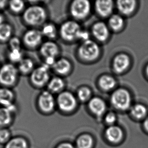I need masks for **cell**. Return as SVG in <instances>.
Instances as JSON below:
<instances>
[{
  "label": "cell",
  "instance_id": "obj_1",
  "mask_svg": "<svg viewBox=\"0 0 148 148\" xmlns=\"http://www.w3.org/2000/svg\"><path fill=\"white\" fill-rule=\"evenodd\" d=\"M48 12L40 4H33L26 7L22 13V19L26 25L31 28H38L46 23Z\"/></svg>",
  "mask_w": 148,
  "mask_h": 148
},
{
  "label": "cell",
  "instance_id": "obj_2",
  "mask_svg": "<svg viewBox=\"0 0 148 148\" xmlns=\"http://www.w3.org/2000/svg\"><path fill=\"white\" fill-rule=\"evenodd\" d=\"M101 53L98 42L90 39L80 42L76 52L78 59L86 63H92L98 61Z\"/></svg>",
  "mask_w": 148,
  "mask_h": 148
},
{
  "label": "cell",
  "instance_id": "obj_3",
  "mask_svg": "<svg viewBox=\"0 0 148 148\" xmlns=\"http://www.w3.org/2000/svg\"><path fill=\"white\" fill-rule=\"evenodd\" d=\"M82 29L79 23L73 19L66 20L59 28V36L62 40L67 42L79 41Z\"/></svg>",
  "mask_w": 148,
  "mask_h": 148
},
{
  "label": "cell",
  "instance_id": "obj_4",
  "mask_svg": "<svg viewBox=\"0 0 148 148\" xmlns=\"http://www.w3.org/2000/svg\"><path fill=\"white\" fill-rule=\"evenodd\" d=\"M92 10V5L88 0H74L71 2L69 11L72 19L79 22L90 16Z\"/></svg>",
  "mask_w": 148,
  "mask_h": 148
},
{
  "label": "cell",
  "instance_id": "obj_5",
  "mask_svg": "<svg viewBox=\"0 0 148 148\" xmlns=\"http://www.w3.org/2000/svg\"><path fill=\"white\" fill-rule=\"evenodd\" d=\"M19 72L17 66L11 63L4 64L0 67V84L10 88L18 82Z\"/></svg>",
  "mask_w": 148,
  "mask_h": 148
},
{
  "label": "cell",
  "instance_id": "obj_6",
  "mask_svg": "<svg viewBox=\"0 0 148 148\" xmlns=\"http://www.w3.org/2000/svg\"><path fill=\"white\" fill-rule=\"evenodd\" d=\"M50 69L45 64L34 68L29 75V81L32 86L37 88L46 87L51 79Z\"/></svg>",
  "mask_w": 148,
  "mask_h": 148
},
{
  "label": "cell",
  "instance_id": "obj_7",
  "mask_svg": "<svg viewBox=\"0 0 148 148\" xmlns=\"http://www.w3.org/2000/svg\"><path fill=\"white\" fill-rule=\"evenodd\" d=\"M110 103L114 108L121 111L128 109L131 105V96L126 89L119 88L112 92Z\"/></svg>",
  "mask_w": 148,
  "mask_h": 148
},
{
  "label": "cell",
  "instance_id": "obj_8",
  "mask_svg": "<svg viewBox=\"0 0 148 148\" xmlns=\"http://www.w3.org/2000/svg\"><path fill=\"white\" fill-rule=\"evenodd\" d=\"M56 105L63 112H71L77 106L78 100L75 95L68 90H64L57 95Z\"/></svg>",
  "mask_w": 148,
  "mask_h": 148
},
{
  "label": "cell",
  "instance_id": "obj_9",
  "mask_svg": "<svg viewBox=\"0 0 148 148\" xmlns=\"http://www.w3.org/2000/svg\"><path fill=\"white\" fill-rule=\"evenodd\" d=\"M43 38L40 29L30 28L24 32L22 37V44L28 49L34 50L40 47L44 42Z\"/></svg>",
  "mask_w": 148,
  "mask_h": 148
},
{
  "label": "cell",
  "instance_id": "obj_10",
  "mask_svg": "<svg viewBox=\"0 0 148 148\" xmlns=\"http://www.w3.org/2000/svg\"><path fill=\"white\" fill-rule=\"evenodd\" d=\"M110 31L107 23L103 21H99L92 24L91 34L97 42L105 43L110 38Z\"/></svg>",
  "mask_w": 148,
  "mask_h": 148
},
{
  "label": "cell",
  "instance_id": "obj_11",
  "mask_svg": "<svg viewBox=\"0 0 148 148\" xmlns=\"http://www.w3.org/2000/svg\"><path fill=\"white\" fill-rule=\"evenodd\" d=\"M39 52L44 60L57 59L60 55V47L54 40H47L41 45Z\"/></svg>",
  "mask_w": 148,
  "mask_h": 148
},
{
  "label": "cell",
  "instance_id": "obj_12",
  "mask_svg": "<svg viewBox=\"0 0 148 148\" xmlns=\"http://www.w3.org/2000/svg\"><path fill=\"white\" fill-rule=\"evenodd\" d=\"M38 107L45 113L52 112L56 105V98L54 95L48 90H42L38 95L37 100Z\"/></svg>",
  "mask_w": 148,
  "mask_h": 148
},
{
  "label": "cell",
  "instance_id": "obj_13",
  "mask_svg": "<svg viewBox=\"0 0 148 148\" xmlns=\"http://www.w3.org/2000/svg\"><path fill=\"white\" fill-rule=\"evenodd\" d=\"M114 8L115 4L112 0H98L94 4L95 11L103 19H108L113 14Z\"/></svg>",
  "mask_w": 148,
  "mask_h": 148
},
{
  "label": "cell",
  "instance_id": "obj_14",
  "mask_svg": "<svg viewBox=\"0 0 148 148\" xmlns=\"http://www.w3.org/2000/svg\"><path fill=\"white\" fill-rule=\"evenodd\" d=\"M130 63V58L128 55L124 53L117 54L112 61V69L117 74H121L128 69Z\"/></svg>",
  "mask_w": 148,
  "mask_h": 148
},
{
  "label": "cell",
  "instance_id": "obj_15",
  "mask_svg": "<svg viewBox=\"0 0 148 148\" xmlns=\"http://www.w3.org/2000/svg\"><path fill=\"white\" fill-rule=\"evenodd\" d=\"M72 64L70 60L67 58H58L52 69L58 76H67L70 74L72 70Z\"/></svg>",
  "mask_w": 148,
  "mask_h": 148
},
{
  "label": "cell",
  "instance_id": "obj_16",
  "mask_svg": "<svg viewBox=\"0 0 148 148\" xmlns=\"http://www.w3.org/2000/svg\"><path fill=\"white\" fill-rule=\"evenodd\" d=\"M88 103L90 112L96 116H102L106 111L107 108L106 102L100 97H92Z\"/></svg>",
  "mask_w": 148,
  "mask_h": 148
},
{
  "label": "cell",
  "instance_id": "obj_17",
  "mask_svg": "<svg viewBox=\"0 0 148 148\" xmlns=\"http://www.w3.org/2000/svg\"><path fill=\"white\" fill-rule=\"evenodd\" d=\"M97 85L101 90L104 92H109L114 90L116 85V80L113 76L109 74H104L99 77Z\"/></svg>",
  "mask_w": 148,
  "mask_h": 148
},
{
  "label": "cell",
  "instance_id": "obj_18",
  "mask_svg": "<svg viewBox=\"0 0 148 148\" xmlns=\"http://www.w3.org/2000/svg\"><path fill=\"white\" fill-rule=\"evenodd\" d=\"M65 86L66 83L63 78L57 75L51 78L47 86V90L53 95H58L65 90Z\"/></svg>",
  "mask_w": 148,
  "mask_h": 148
},
{
  "label": "cell",
  "instance_id": "obj_19",
  "mask_svg": "<svg viewBox=\"0 0 148 148\" xmlns=\"http://www.w3.org/2000/svg\"><path fill=\"white\" fill-rule=\"evenodd\" d=\"M15 95L9 88L2 86L0 88V106L7 107L14 104Z\"/></svg>",
  "mask_w": 148,
  "mask_h": 148
},
{
  "label": "cell",
  "instance_id": "obj_20",
  "mask_svg": "<svg viewBox=\"0 0 148 148\" xmlns=\"http://www.w3.org/2000/svg\"><path fill=\"white\" fill-rule=\"evenodd\" d=\"M44 38L48 40H54L59 36V28L53 22H47L40 29Z\"/></svg>",
  "mask_w": 148,
  "mask_h": 148
},
{
  "label": "cell",
  "instance_id": "obj_21",
  "mask_svg": "<svg viewBox=\"0 0 148 148\" xmlns=\"http://www.w3.org/2000/svg\"><path fill=\"white\" fill-rule=\"evenodd\" d=\"M116 7L119 12L124 15H129L134 11L136 1L134 0H119L116 2Z\"/></svg>",
  "mask_w": 148,
  "mask_h": 148
},
{
  "label": "cell",
  "instance_id": "obj_22",
  "mask_svg": "<svg viewBox=\"0 0 148 148\" xmlns=\"http://www.w3.org/2000/svg\"><path fill=\"white\" fill-rule=\"evenodd\" d=\"M17 67L19 73L24 75H29L36 68L34 61L28 57L23 58L18 63Z\"/></svg>",
  "mask_w": 148,
  "mask_h": 148
},
{
  "label": "cell",
  "instance_id": "obj_23",
  "mask_svg": "<svg viewBox=\"0 0 148 148\" xmlns=\"http://www.w3.org/2000/svg\"><path fill=\"white\" fill-rule=\"evenodd\" d=\"M124 21L122 16L119 14H113L108 18V25L110 30L118 32L121 30L124 26Z\"/></svg>",
  "mask_w": 148,
  "mask_h": 148
},
{
  "label": "cell",
  "instance_id": "obj_24",
  "mask_svg": "<svg viewBox=\"0 0 148 148\" xmlns=\"http://www.w3.org/2000/svg\"><path fill=\"white\" fill-rule=\"evenodd\" d=\"M106 136L111 142H119L122 138L123 132L118 126H110L106 130Z\"/></svg>",
  "mask_w": 148,
  "mask_h": 148
},
{
  "label": "cell",
  "instance_id": "obj_25",
  "mask_svg": "<svg viewBox=\"0 0 148 148\" xmlns=\"http://www.w3.org/2000/svg\"><path fill=\"white\" fill-rule=\"evenodd\" d=\"M13 28L11 24L5 22L0 25V42H9L13 37Z\"/></svg>",
  "mask_w": 148,
  "mask_h": 148
},
{
  "label": "cell",
  "instance_id": "obj_26",
  "mask_svg": "<svg viewBox=\"0 0 148 148\" xmlns=\"http://www.w3.org/2000/svg\"><path fill=\"white\" fill-rule=\"evenodd\" d=\"M92 90L88 86H82L76 90V98L82 102H88L92 98Z\"/></svg>",
  "mask_w": 148,
  "mask_h": 148
},
{
  "label": "cell",
  "instance_id": "obj_27",
  "mask_svg": "<svg viewBox=\"0 0 148 148\" xmlns=\"http://www.w3.org/2000/svg\"><path fill=\"white\" fill-rule=\"evenodd\" d=\"M13 113L6 107H0V127H5L11 123Z\"/></svg>",
  "mask_w": 148,
  "mask_h": 148
},
{
  "label": "cell",
  "instance_id": "obj_28",
  "mask_svg": "<svg viewBox=\"0 0 148 148\" xmlns=\"http://www.w3.org/2000/svg\"><path fill=\"white\" fill-rule=\"evenodd\" d=\"M8 7L10 11L15 14L23 13L26 9V5L23 1L12 0L8 2Z\"/></svg>",
  "mask_w": 148,
  "mask_h": 148
},
{
  "label": "cell",
  "instance_id": "obj_29",
  "mask_svg": "<svg viewBox=\"0 0 148 148\" xmlns=\"http://www.w3.org/2000/svg\"><path fill=\"white\" fill-rule=\"evenodd\" d=\"M8 59L12 64H17L22 60L23 54L21 49H9L8 53Z\"/></svg>",
  "mask_w": 148,
  "mask_h": 148
},
{
  "label": "cell",
  "instance_id": "obj_30",
  "mask_svg": "<svg viewBox=\"0 0 148 148\" xmlns=\"http://www.w3.org/2000/svg\"><path fill=\"white\" fill-rule=\"evenodd\" d=\"M132 116L137 119H142L146 116L147 110L145 106L142 104H136L131 109Z\"/></svg>",
  "mask_w": 148,
  "mask_h": 148
},
{
  "label": "cell",
  "instance_id": "obj_31",
  "mask_svg": "<svg viewBox=\"0 0 148 148\" xmlns=\"http://www.w3.org/2000/svg\"><path fill=\"white\" fill-rule=\"evenodd\" d=\"M27 144L25 140L21 138H14L7 143L5 148H27Z\"/></svg>",
  "mask_w": 148,
  "mask_h": 148
},
{
  "label": "cell",
  "instance_id": "obj_32",
  "mask_svg": "<svg viewBox=\"0 0 148 148\" xmlns=\"http://www.w3.org/2000/svg\"><path fill=\"white\" fill-rule=\"evenodd\" d=\"M92 144V138L88 134L82 135L77 140V146L78 148H90Z\"/></svg>",
  "mask_w": 148,
  "mask_h": 148
},
{
  "label": "cell",
  "instance_id": "obj_33",
  "mask_svg": "<svg viewBox=\"0 0 148 148\" xmlns=\"http://www.w3.org/2000/svg\"><path fill=\"white\" fill-rule=\"evenodd\" d=\"M10 132L5 127H0V143L6 144L10 140Z\"/></svg>",
  "mask_w": 148,
  "mask_h": 148
},
{
  "label": "cell",
  "instance_id": "obj_34",
  "mask_svg": "<svg viewBox=\"0 0 148 148\" xmlns=\"http://www.w3.org/2000/svg\"><path fill=\"white\" fill-rule=\"evenodd\" d=\"M22 41L19 38L13 36L8 42L9 49H21Z\"/></svg>",
  "mask_w": 148,
  "mask_h": 148
},
{
  "label": "cell",
  "instance_id": "obj_35",
  "mask_svg": "<svg viewBox=\"0 0 148 148\" xmlns=\"http://www.w3.org/2000/svg\"><path fill=\"white\" fill-rule=\"evenodd\" d=\"M116 119V116L114 112H110L106 114L105 117L106 122L109 124H112L115 122Z\"/></svg>",
  "mask_w": 148,
  "mask_h": 148
},
{
  "label": "cell",
  "instance_id": "obj_36",
  "mask_svg": "<svg viewBox=\"0 0 148 148\" xmlns=\"http://www.w3.org/2000/svg\"><path fill=\"white\" fill-rule=\"evenodd\" d=\"M8 2L9 1L6 0H0V11L4 10L6 7L8 6Z\"/></svg>",
  "mask_w": 148,
  "mask_h": 148
},
{
  "label": "cell",
  "instance_id": "obj_37",
  "mask_svg": "<svg viewBox=\"0 0 148 148\" xmlns=\"http://www.w3.org/2000/svg\"><path fill=\"white\" fill-rule=\"evenodd\" d=\"M57 148H74V147L72 146V145L70 144L69 143H65L60 145Z\"/></svg>",
  "mask_w": 148,
  "mask_h": 148
},
{
  "label": "cell",
  "instance_id": "obj_38",
  "mask_svg": "<svg viewBox=\"0 0 148 148\" xmlns=\"http://www.w3.org/2000/svg\"><path fill=\"white\" fill-rule=\"evenodd\" d=\"M5 23V17L4 15L0 13V25Z\"/></svg>",
  "mask_w": 148,
  "mask_h": 148
},
{
  "label": "cell",
  "instance_id": "obj_39",
  "mask_svg": "<svg viewBox=\"0 0 148 148\" xmlns=\"http://www.w3.org/2000/svg\"><path fill=\"white\" fill-rule=\"evenodd\" d=\"M144 125L145 128L148 132V117H147L145 120Z\"/></svg>",
  "mask_w": 148,
  "mask_h": 148
},
{
  "label": "cell",
  "instance_id": "obj_40",
  "mask_svg": "<svg viewBox=\"0 0 148 148\" xmlns=\"http://www.w3.org/2000/svg\"><path fill=\"white\" fill-rule=\"evenodd\" d=\"M146 74L147 75V76H148V65H147V66L146 67Z\"/></svg>",
  "mask_w": 148,
  "mask_h": 148
}]
</instances>
